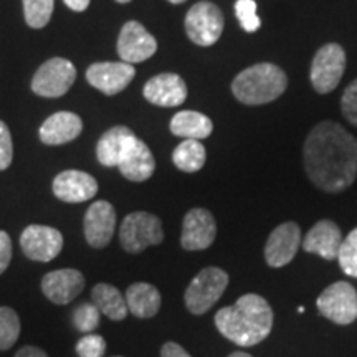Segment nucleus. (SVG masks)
I'll return each mask as SVG.
<instances>
[{
  "label": "nucleus",
  "mask_w": 357,
  "mask_h": 357,
  "mask_svg": "<svg viewBox=\"0 0 357 357\" xmlns=\"http://www.w3.org/2000/svg\"><path fill=\"white\" fill-rule=\"evenodd\" d=\"M303 162L318 189L329 194L346 190L357 177V139L341 124L319 123L307 134Z\"/></svg>",
  "instance_id": "obj_1"
},
{
  "label": "nucleus",
  "mask_w": 357,
  "mask_h": 357,
  "mask_svg": "<svg viewBox=\"0 0 357 357\" xmlns=\"http://www.w3.org/2000/svg\"><path fill=\"white\" fill-rule=\"evenodd\" d=\"M218 333L242 347L260 344L273 328V310L260 294L248 293L215 314Z\"/></svg>",
  "instance_id": "obj_2"
},
{
  "label": "nucleus",
  "mask_w": 357,
  "mask_h": 357,
  "mask_svg": "<svg viewBox=\"0 0 357 357\" xmlns=\"http://www.w3.org/2000/svg\"><path fill=\"white\" fill-rule=\"evenodd\" d=\"M288 86V77L273 63H258L238 73L231 83V93L240 102L260 106L283 95Z\"/></svg>",
  "instance_id": "obj_3"
},
{
  "label": "nucleus",
  "mask_w": 357,
  "mask_h": 357,
  "mask_svg": "<svg viewBox=\"0 0 357 357\" xmlns=\"http://www.w3.org/2000/svg\"><path fill=\"white\" fill-rule=\"evenodd\" d=\"M229 287V275L222 268L207 266L190 281L184 293L187 310L192 314H205Z\"/></svg>",
  "instance_id": "obj_4"
},
{
  "label": "nucleus",
  "mask_w": 357,
  "mask_h": 357,
  "mask_svg": "<svg viewBox=\"0 0 357 357\" xmlns=\"http://www.w3.org/2000/svg\"><path fill=\"white\" fill-rule=\"evenodd\" d=\"M119 242L128 253H141L147 247L160 245L164 242L162 222L149 212L129 213L119 229Z\"/></svg>",
  "instance_id": "obj_5"
},
{
  "label": "nucleus",
  "mask_w": 357,
  "mask_h": 357,
  "mask_svg": "<svg viewBox=\"0 0 357 357\" xmlns=\"http://www.w3.org/2000/svg\"><path fill=\"white\" fill-rule=\"evenodd\" d=\"M346 70V52L341 45L328 43L316 52L311 63V84L321 95L337 88Z\"/></svg>",
  "instance_id": "obj_6"
},
{
  "label": "nucleus",
  "mask_w": 357,
  "mask_h": 357,
  "mask_svg": "<svg viewBox=\"0 0 357 357\" xmlns=\"http://www.w3.org/2000/svg\"><path fill=\"white\" fill-rule=\"evenodd\" d=\"M185 32L199 47H212L223 32V13L215 3L199 2L187 12Z\"/></svg>",
  "instance_id": "obj_7"
},
{
  "label": "nucleus",
  "mask_w": 357,
  "mask_h": 357,
  "mask_svg": "<svg viewBox=\"0 0 357 357\" xmlns=\"http://www.w3.org/2000/svg\"><path fill=\"white\" fill-rule=\"evenodd\" d=\"M316 306L324 318L336 324H351L357 319V291L347 281L333 283L321 293Z\"/></svg>",
  "instance_id": "obj_8"
},
{
  "label": "nucleus",
  "mask_w": 357,
  "mask_h": 357,
  "mask_svg": "<svg viewBox=\"0 0 357 357\" xmlns=\"http://www.w3.org/2000/svg\"><path fill=\"white\" fill-rule=\"evenodd\" d=\"M77 70L65 58H52L40 66L32 79V89L38 96L60 98L73 86Z\"/></svg>",
  "instance_id": "obj_9"
},
{
  "label": "nucleus",
  "mask_w": 357,
  "mask_h": 357,
  "mask_svg": "<svg viewBox=\"0 0 357 357\" xmlns=\"http://www.w3.org/2000/svg\"><path fill=\"white\" fill-rule=\"evenodd\" d=\"M20 247L25 257L33 261H52L63 250V235L47 225H29L20 235Z\"/></svg>",
  "instance_id": "obj_10"
},
{
  "label": "nucleus",
  "mask_w": 357,
  "mask_h": 357,
  "mask_svg": "<svg viewBox=\"0 0 357 357\" xmlns=\"http://www.w3.org/2000/svg\"><path fill=\"white\" fill-rule=\"evenodd\" d=\"M303 242L298 223L284 222L271 231L265 245V260L271 268H283L296 257Z\"/></svg>",
  "instance_id": "obj_11"
},
{
  "label": "nucleus",
  "mask_w": 357,
  "mask_h": 357,
  "mask_svg": "<svg viewBox=\"0 0 357 357\" xmlns=\"http://www.w3.org/2000/svg\"><path fill=\"white\" fill-rule=\"evenodd\" d=\"M217 223L207 208H192L182 222L181 245L187 252L205 250L215 242Z\"/></svg>",
  "instance_id": "obj_12"
},
{
  "label": "nucleus",
  "mask_w": 357,
  "mask_h": 357,
  "mask_svg": "<svg viewBox=\"0 0 357 357\" xmlns=\"http://www.w3.org/2000/svg\"><path fill=\"white\" fill-rule=\"evenodd\" d=\"M158 52L155 38L139 22H128L121 29L118 38V53L126 63H141L149 60Z\"/></svg>",
  "instance_id": "obj_13"
},
{
  "label": "nucleus",
  "mask_w": 357,
  "mask_h": 357,
  "mask_svg": "<svg viewBox=\"0 0 357 357\" xmlns=\"http://www.w3.org/2000/svg\"><path fill=\"white\" fill-rule=\"evenodd\" d=\"M84 238L89 247L105 248L113 240L116 230V211L106 200H98L84 215Z\"/></svg>",
  "instance_id": "obj_14"
},
{
  "label": "nucleus",
  "mask_w": 357,
  "mask_h": 357,
  "mask_svg": "<svg viewBox=\"0 0 357 357\" xmlns=\"http://www.w3.org/2000/svg\"><path fill=\"white\" fill-rule=\"evenodd\" d=\"M136 70L126 61H102L91 65L86 71V79L91 86L105 95H118L132 82Z\"/></svg>",
  "instance_id": "obj_15"
},
{
  "label": "nucleus",
  "mask_w": 357,
  "mask_h": 357,
  "mask_svg": "<svg viewBox=\"0 0 357 357\" xmlns=\"http://www.w3.org/2000/svg\"><path fill=\"white\" fill-rule=\"evenodd\" d=\"M84 275L75 268L50 271L43 276L42 291L55 305H68L83 291Z\"/></svg>",
  "instance_id": "obj_16"
},
{
  "label": "nucleus",
  "mask_w": 357,
  "mask_h": 357,
  "mask_svg": "<svg viewBox=\"0 0 357 357\" xmlns=\"http://www.w3.org/2000/svg\"><path fill=\"white\" fill-rule=\"evenodd\" d=\"M98 192V182L91 174L83 171H63L53 181V194L61 202L79 204L93 199Z\"/></svg>",
  "instance_id": "obj_17"
},
{
  "label": "nucleus",
  "mask_w": 357,
  "mask_h": 357,
  "mask_svg": "<svg viewBox=\"0 0 357 357\" xmlns=\"http://www.w3.org/2000/svg\"><path fill=\"white\" fill-rule=\"evenodd\" d=\"M118 167L128 181L144 182L154 174L155 160L149 146L137 136H132L119 159Z\"/></svg>",
  "instance_id": "obj_18"
},
{
  "label": "nucleus",
  "mask_w": 357,
  "mask_h": 357,
  "mask_svg": "<svg viewBox=\"0 0 357 357\" xmlns=\"http://www.w3.org/2000/svg\"><path fill=\"white\" fill-rule=\"evenodd\" d=\"M341 229L333 220H319L312 225V229L307 231L303 238V248L307 253L323 257L324 260H337L339 250L342 245Z\"/></svg>",
  "instance_id": "obj_19"
},
{
  "label": "nucleus",
  "mask_w": 357,
  "mask_h": 357,
  "mask_svg": "<svg viewBox=\"0 0 357 357\" xmlns=\"http://www.w3.org/2000/svg\"><path fill=\"white\" fill-rule=\"evenodd\" d=\"M144 98L151 105L174 108L182 105L187 98L185 82L176 73H162L151 78L144 86Z\"/></svg>",
  "instance_id": "obj_20"
},
{
  "label": "nucleus",
  "mask_w": 357,
  "mask_h": 357,
  "mask_svg": "<svg viewBox=\"0 0 357 357\" xmlns=\"http://www.w3.org/2000/svg\"><path fill=\"white\" fill-rule=\"evenodd\" d=\"M83 131L82 118L70 111L52 114L40 128V141L47 146H60L75 141Z\"/></svg>",
  "instance_id": "obj_21"
},
{
  "label": "nucleus",
  "mask_w": 357,
  "mask_h": 357,
  "mask_svg": "<svg viewBox=\"0 0 357 357\" xmlns=\"http://www.w3.org/2000/svg\"><path fill=\"white\" fill-rule=\"evenodd\" d=\"M126 305L131 314L139 319H151L160 310V293L154 284L134 283L126 289Z\"/></svg>",
  "instance_id": "obj_22"
},
{
  "label": "nucleus",
  "mask_w": 357,
  "mask_h": 357,
  "mask_svg": "<svg viewBox=\"0 0 357 357\" xmlns=\"http://www.w3.org/2000/svg\"><path fill=\"white\" fill-rule=\"evenodd\" d=\"M136 136L131 129L126 126L111 128L100 137L96 144V158L100 164L106 167H118L119 159L126 149L129 139Z\"/></svg>",
  "instance_id": "obj_23"
},
{
  "label": "nucleus",
  "mask_w": 357,
  "mask_h": 357,
  "mask_svg": "<svg viewBox=\"0 0 357 357\" xmlns=\"http://www.w3.org/2000/svg\"><path fill=\"white\" fill-rule=\"evenodd\" d=\"M171 131L174 136L184 139H205L213 131L211 118L197 111H181L171 119Z\"/></svg>",
  "instance_id": "obj_24"
},
{
  "label": "nucleus",
  "mask_w": 357,
  "mask_h": 357,
  "mask_svg": "<svg viewBox=\"0 0 357 357\" xmlns=\"http://www.w3.org/2000/svg\"><path fill=\"white\" fill-rule=\"evenodd\" d=\"M91 301L100 310L101 314H105L111 321L126 319L129 312L126 298L113 284L98 283L91 291Z\"/></svg>",
  "instance_id": "obj_25"
},
{
  "label": "nucleus",
  "mask_w": 357,
  "mask_h": 357,
  "mask_svg": "<svg viewBox=\"0 0 357 357\" xmlns=\"http://www.w3.org/2000/svg\"><path fill=\"white\" fill-rule=\"evenodd\" d=\"M176 167L182 172H197L207 160V151L197 139H184L172 153Z\"/></svg>",
  "instance_id": "obj_26"
},
{
  "label": "nucleus",
  "mask_w": 357,
  "mask_h": 357,
  "mask_svg": "<svg viewBox=\"0 0 357 357\" xmlns=\"http://www.w3.org/2000/svg\"><path fill=\"white\" fill-rule=\"evenodd\" d=\"M20 336V318L15 310L0 306V351H7Z\"/></svg>",
  "instance_id": "obj_27"
},
{
  "label": "nucleus",
  "mask_w": 357,
  "mask_h": 357,
  "mask_svg": "<svg viewBox=\"0 0 357 357\" xmlns=\"http://www.w3.org/2000/svg\"><path fill=\"white\" fill-rule=\"evenodd\" d=\"M55 0H24L25 20L32 29H43L52 19Z\"/></svg>",
  "instance_id": "obj_28"
},
{
  "label": "nucleus",
  "mask_w": 357,
  "mask_h": 357,
  "mask_svg": "<svg viewBox=\"0 0 357 357\" xmlns=\"http://www.w3.org/2000/svg\"><path fill=\"white\" fill-rule=\"evenodd\" d=\"M337 260L339 265H341V270L344 271L347 276L357 278V229L352 230L351 234L342 240Z\"/></svg>",
  "instance_id": "obj_29"
},
{
  "label": "nucleus",
  "mask_w": 357,
  "mask_h": 357,
  "mask_svg": "<svg viewBox=\"0 0 357 357\" xmlns=\"http://www.w3.org/2000/svg\"><path fill=\"white\" fill-rule=\"evenodd\" d=\"M101 312L93 303H83L73 311V326L78 331L89 334L100 326Z\"/></svg>",
  "instance_id": "obj_30"
},
{
  "label": "nucleus",
  "mask_w": 357,
  "mask_h": 357,
  "mask_svg": "<svg viewBox=\"0 0 357 357\" xmlns=\"http://www.w3.org/2000/svg\"><path fill=\"white\" fill-rule=\"evenodd\" d=\"M235 13L245 32L253 33L261 26V20L257 13V3L253 0H236Z\"/></svg>",
  "instance_id": "obj_31"
},
{
  "label": "nucleus",
  "mask_w": 357,
  "mask_h": 357,
  "mask_svg": "<svg viewBox=\"0 0 357 357\" xmlns=\"http://www.w3.org/2000/svg\"><path fill=\"white\" fill-rule=\"evenodd\" d=\"M79 357H102L106 352V341L100 334L89 333L83 336L77 344Z\"/></svg>",
  "instance_id": "obj_32"
},
{
  "label": "nucleus",
  "mask_w": 357,
  "mask_h": 357,
  "mask_svg": "<svg viewBox=\"0 0 357 357\" xmlns=\"http://www.w3.org/2000/svg\"><path fill=\"white\" fill-rule=\"evenodd\" d=\"M341 109L344 118L357 128V78L344 89L341 100Z\"/></svg>",
  "instance_id": "obj_33"
},
{
  "label": "nucleus",
  "mask_w": 357,
  "mask_h": 357,
  "mask_svg": "<svg viewBox=\"0 0 357 357\" xmlns=\"http://www.w3.org/2000/svg\"><path fill=\"white\" fill-rule=\"evenodd\" d=\"M13 159V144L8 126L0 121V171H6L12 164Z\"/></svg>",
  "instance_id": "obj_34"
},
{
  "label": "nucleus",
  "mask_w": 357,
  "mask_h": 357,
  "mask_svg": "<svg viewBox=\"0 0 357 357\" xmlns=\"http://www.w3.org/2000/svg\"><path fill=\"white\" fill-rule=\"evenodd\" d=\"M12 255H13V250H12L10 236H8L7 231L0 230V275L7 270L8 265H10Z\"/></svg>",
  "instance_id": "obj_35"
},
{
  "label": "nucleus",
  "mask_w": 357,
  "mask_h": 357,
  "mask_svg": "<svg viewBox=\"0 0 357 357\" xmlns=\"http://www.w3.org/2000/svg\"><path fill=\"white\" fill-rule=\"evenodd\" d=\"M160 357H192L184 347L178 346L177 342H166L160 349Z\"/></svg>",
  "instance_id": "obj_36"
},
{
  "label": "nucleus",
  "mask_w": 357,
  "mask_h": 357,
  "mask_svg": "<svg viewBox=\"0 0 357 357\" xmlns=\"http://www.w3.org/2000/svg\"><path fill=\"white\" fill-rule=\"evenodd\" d=\"M15 357H48V354L43 349H40V347L25 346V347H22V349L17 351Z\"/></svg>",
  "instance_id": "obj_37"
},
{
  "label": "nucleus",
  "mask_w": 357,
  "mask_h": 357,
  "mask_svg": "<svg viewBox=\"0 0 357 357\" xmlns=\"http://www.w3.org/2000/svg\"><path fill=\"white\" fill-rule=\"evenodd\" d=\"M66 3V7H70L71 10L75 12H83L86 10L89 6V0H63Z\"/></svg>",
  "instance_id": "obj_38"
},
{
  "label": "nucleus",
  "mask_w": 357,
  "mask_h": 357,
  "mask_svg": "<svg viewBox=\"0 0 357 357\" xmlns=\"http://www.w3.org/2000/svg\"><path fill=\"white\" fill-rule=\"evenodd\" d=\"M229 357H252V356L247 354V352H240V351H236V352H231V354H230Z\"/></svg>",
  "instance_id": "obj_39"
},
{
  "label": "nucleus",
  "mask_w": 357,
  "mask_h": 357,
  "mask_svg": "<svg viewBox=\"0 0 357 357\" xmlns=\"http://www.w3.org/2000/svg\"><path fill=\"white\" fill-rule=\"evenodd\" d=\"M169 2H171V3H182V2H185V0H169Z\"/></svg>",
  "instance_id": "obj_40"
},
{
  "label": "nucleus",
  "mask_w": 357,
  "mask_h": 357,
  "mask_svg": "<svg viewBox=\"0 0 357 357\" xmlns=\"http://www.w3.org/2000/svg\"><path fill=\"white\" fill-rule=\"evenodd\" d=\"M116 2H119V3H128V2H131V0H116Z\"/></svg>",
  "instance_id": "obj_41"
},
{
  "label": "nucleus",
  "mask_w": 357,
  "mask_h": 357,
  "mask_svg": "<svg viewBox=\"0 0 357 357\" xmlns=\"http://www.w3.org/2000/svg\"><path fill=\"white\" fill-rule=\"evenodd\" d=\"M113 357H123V356H113Z\"/></svg>",
  "instance_id": "obj_42"
}]
</instances>
